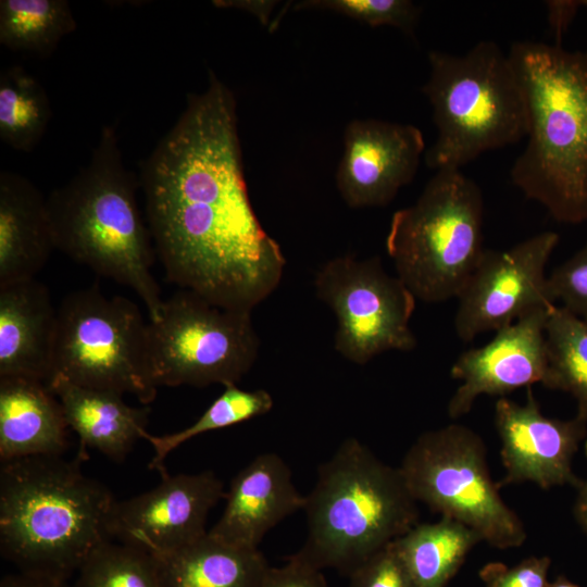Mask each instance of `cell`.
<instances>
[{"instance_id": "cell-31", "label": "cell", "mask_w": 587, "mask_h": 587, "mask_svg": "<svg viewBox=\"0 0 587 587\" xmlns=\"http://www.w3.org/2000/svg\"><path fill=\"white\" fill-rule=\"evenodd\" d=\"M349 575L350 587H414L394 541L369 557Z\"/></svg>"}, {"instance_id": "cell-39", "label": "cell", "mask_w": 587, "mask_h": 587, "mask_svg": "<svg viewBox=\"0 0 587 587\" xmlns=\"http://www.w3.org/2000/svg\"><path fill=\"white\" fill-rule=\"evenodd\" d=\"M585 453H586V457H587V440L585 442Z\"/></svg>"}, {"instance_id": "cell-12", "label": "cell", "mask_w": 587, "mask_h": 587, "mask_svg": "<svg viewBox=\"0 0 587 587\" xmlns=\"http://www.w3.org/2000/svg\"><path fill=\"white\" fill-rule=\"evenodd\" d=\"M559 242L548 230L507 250L486 249L458 296L457 336L471 341L497 332L537 309L554 305L549 291L547 263Z\"/></svg>"}, {"instance_id": "cell-8", "label": "cell", "mask_w": 587, "mask_h": 587, "mask_svg": "<svg viewBox=\"0 0 587 587\" xmlns=\"http://www.w3.org/2000/svg\"><path fill=\"white\" fill-rule=\"evenodd\" d=\"M90 388L154 400L148 323L139 307L98 286L66 295L57 309L52 375ZM49 382V383H50ZM49 385V384H48Z\"/></svg>"}, {"instance_id": "cell-27", "label": "cell", "mask_w": 587, "mask_h": 587, "mask_svg": "<svg viewBox=\"0 0 587 587\" xmlns=\"http://www.w3.org/2000/svg\"><path fill=\"white\" fill-rule=\"evenodd\" d=\"M274 405L272 395L265 389L245 390L230 384L212 402L203 414L190 426L163 436L146 432L143 438L153 448L149 467L159 470L162 475L165 458L177 447L201 434L222 429L268 413Z\"/></svg>"}, {"instance_id": "cell-19", "label": "cell", "mask_w": 587, "mask_h": 587, "mask_svg": "<svg viewBox=\"0 0 587 587\" xmlns=\"http://www.w3.org/2000/svg\"><path fill=\"white\" fill-rule=\"evenodd\" d=\"M39 188L16 172H0V287L35 278L55 250Z\"/></svg>"}, {"instance_id": "cell-1", "label": "cell", "mask_w": 587, "mask_h": 587, "mask_svg": "<svg viewBox=\"0 0 587 587\" xmlns=\"http://www.w3.org/2000/svg\"><path fill=\"white\" fill-rule=\"evenodd\" d=\"M140 187L154 249L180 289L237 311L271 296L286 259L262 227L243 175L234 92L213 72L142 161Z\"/></svg>"}, {"instance_id": "cell-15", "label": "cell", "mask_w": 587, "mask_h": 587, "mask_svg": "<svg viewBox=\"0 0 587 587\" xmlns=\"http://www.w3.org/2000/svg\"><path fill=\"white\" fill-rule=\"evenodd\" d=\"M495 426L505 469L500 485L530 482L542 489L579 486L572 461L587 435V421L577 415L569 421L544 415L528 387L523 404L505 397L497 400Z\"/></svg>"}, {"instance_id": "cell-24", "label": "cell", "mask_w": 587, "mask_h": 587, "mask_svg": "<svg viewBox=\"0 0 587 587\" xmlns=\"http://www.w3.org/2000/svg\"><path fill=\"white\" fill-rule=\"evenodd\" d=\"M75 29L66 0L0 1V43L10 50L48 57Z\"/></svg>"}, {"instance_id": "cell-37", "label": "cell", "mask_w": 587, "mask_h": 587, "mask_svg": "<svg viewBox=\"0 0 587 587\" xmlns=\"http://www.w3.org/2000/svg\"><path fill=\"white\" fill-rule=\"evenodd\" d=\"M574 516L587 535V479L582 480L577 487V497L574 504Z\"/></svg>"}, {"instance_id": "cell-9", "label": "cell", "mask_w": 587, "mask_h": 587, "mask_svg": "<svg viewBox=\"0 0 587 587\" xmlns=\"http://www.w3.org/2000/svg\"><path fill=\"white\" fill-rule=\"evenodd\" d=\"M399 470L417 502L472 528L491 547L515 548L525 541L524 524L500 497L486 446L470 427L449 424L421 434Z\"/></svg>"}, {"instance_id": "cell-14", "label": "cell", "mask_w": 587, "mask_h": 587, "mask_svg": "<svg viewBox=\"0 0 587 587\" xmlns=\"http://www.w3.org/2000/svg\"><path fill=\"white\" fill-rule=\"evenodd\" d=\"M424 150L423 134L414 125L352 120L344 133L337 190L349 208L386 207L413 180Z\"/></svg>"}, {"instance_id": "cell-23", "label": "cell", "mask_w": 587, "mask_h": 587, "mask_svg": "<svg viewBox=\"0 0 587 587\" xmlns=\"http://www.w3.org/2000/svg\"><path fill=\"white\" fill-rule=\"evenodd\" d=\"M480 536L454 520L417 523L394 545L414 587H444L460 569Z\"/></svg>"}, {"instance_id": "cell-35", "label": "cell", "mask_w": 587, "mask_h": 587, "mask_svg": "<svg viewBox=\"0 0 587 587\" xmlns=\"http://www.w3.org/2000/svg\"><path fill=\"white\" fill-rule=\"evenodd\" d=\"M582 1H548L549 22L554 33L560 37L563 29L572 21Z\"/></svg>"}, {"instance_id": "cell-4", "label": "cell", "mask_w": 587, "mask_h": 587, "mask_svg": "<svg viewBox=\"0 0 587 587\" xmlns=\"http://www.w3.org/2000/svg\"><path fill=\"white\" fill-rule=\"evenodd\" d=\"M139 187L123 163L115 128L108 125L88 163L50 192L47 205L57 250L132 288L155 321L164 300L151 271L157 252L139 210Z\"/></svg>"}, {"instance_id": "cell-40", "label": "cell", "mask_w": 587, "mask_h": 587, "mask_svg": "<svg viewBox=\"0 0 587 587\" xmlns=\"http://www.w3.org/2000/svg\"><path fill=\"white\" fill-rule=\"evenodd\" d=\"M582 5L587 7V1H582Z\"/></svg>"}, {"instance_id": "cell-22", "label": "cell", "mask_w": 587, "mask_h": 587, "mask_svg": "<svg viewBox=\"0 0 587 587\" xmlns=\"http://www.w3.org/2000/svg\"><path fill=\"white\" fill-rule=\"evenodd\" d=\"M161 587H261L270 567L259 549L237 547L209 534L154 557Z\"/></svg>"}, {"instance_id": "cell-11", "label": "cell", "mask_w": 587, "mask_h": 587, "mask_svg": "<svg viewBox=\"0 0 587 587\" xmlns=\"http://www.w3.org/2000/svg\"><path fill=\"white\" fill-rule=\"evenodd\" d=\"M314 288L336 316L334 347L348 361L364 365L383 352L417 346L410 326L416 298L379 257H335L316 272Z\"/></svg>"}, {"instance_id": "cell-38", "label": "cell", "mask_w": 587, "mask_h": 587, "mask_svg": "<svg viewBox=\"0 0 587 587\" xmlns=\"http://www.w3.org/2000/svg\"><path fill=\"white\" fill-rule=\"evenodd\" d=\"M548 587H579V586H577L574 583L570 582L565 577L560 576L554 582L549 583Z\"/></svg>"}, {"instance_id": "cell-34", "label": "cell", "mask_w": 587, "mask_h": 587, "mask_svg": "<svg viewBox=\"0 0 587 587\" xmlns=\"http://www.w3.org/2000/svg\"><path fill=\"white\" fill-rule=\"evenodd\" d=\"M213 5L221 9H236L255 16L264 26H272L271 16L279 1L274 0H214Z\"/></svg>"}, {"instance_id": "cell-6", "label": "cell", "mask_w": 587, "mask_h": 587, "mask_svg": "<svg viewBox=\"0 0 587 587\" xmlns=\"http://www.w3.org/2000/svg\"><path fill=\"white\" fill-rule=\"evenodd\" d=\"M422 88L433 109L437 138L426 165L461 168L482 153L527 136L528 109L515 67L501 48L482 40L463 54L432 50Z\"/></svg>"}, {"instance_id": "cell-17", "label": "cell", "mask_w": 587, "mask_h": 587, "mask_svg": "<svg viewBox=\"0 0 587 587\" xmlns=\"http://www.w3.org/2000/svg\"><path fill=\"white\" fill-rule=\"evenodd\" d=\"M225 499L209 534L237 547L259 549L273 527L303 510L305 496L296 488L286 461L275 452H263L233 478Z\"/></svg>"}, {"instance_id": "cell-3", "label": "cell", "mask_w": 587, "mask_h": 587, "mask_svg": "<svg viewBox=\"0 0 587 587\" xmlns=\"http://www.w3.org/2000/svg\"><path fill=\"white\" fill-rule=\"evenodd\" d=\"M509 57L528 109L527 142L512 183L560 223L587 220V51L516 41Z\"/></svg>"}, {"instance_id": "cell-7", "label": "cell", "mask_w": 587, "mask_h": 587, "mask_svg": "<svg viewBox=\"0 0 587 587\" xmlns=\"http://www.w3.org/2000/svg\"><path fill=\"white\" fill-rule=\"evenodd\" d=\"M484 200L461 168L441 167L417 200L396 211L386 250L397 276L426 303L458 298L484 251Z\"/></svg>"}, {"instance_id": "cell-20", "label": "cell", "mask_w": 587, "mask_h": 587, "mask_svg": "<svg viewBox=\"0 0 587 587\" xmlns=\"http://www.w3.org/2000/svg\"><path fill=\"white\" fill-rule=\"evenodd\" d=\"M68 429L61 403L47 384L0 377L1 462L62 455Z\"/></svg>"}, {"instance_id": "cell-16", "label": "cell", "mask_w": 587, "mask_h": 587, "mask_svg": "<svg viewBox=\"0 0 587 587\" xmlns=\"http://www.w3.org/2000/svg\"><path fill=\"white\" fill-rule=\"evenodd\" d=\"M551 308V307H550ZM549 309H537L496 332L486 345L462 352L450 370L461 384L448 403V415L467 414L483 396L505 395L542 383L547 371L546 321Z\"/></svg>"}, {"instance_id": "cell-26", "label": "cell", "mask_w": 587, "mask_h": 587, "mask_svg": "<svg viewBox=\"0 0 587 587\" xmlns=\"http://www.w3.org/2000/svg\"><path fill=\"white\" fill-rule=\"evenodd\" d=\"M52 115L42 84L20 65L0 74V139L10 148L30 152L41 140Z\"/></svg>"}, {"instance_id": "cell-13", "label": "cell", "mask_w": 587, "mask_h": 587, "mask_svg": "<svg viewBox=\"0 0 587 587\" xmlns=\"http://www.w3.org/2000/svg\"><path fill=\"white\" fill-rule=\"evenodd\" d=\"M222 480L212 472L162 475L152 489L114 501L108 521L111 540L161 557L207 535L210 511L225 498Z\"/></svg>"}, {"instance_id": "cell-5", "label": "cell", "mask_w": 587, "mask_h": 587, "mask_svg": "<svg viewBox=\"0 0 587 587\" xmlns=\"http://www.w3.org/2000/svg\"><path fill=\"white\" fill-rule=\"evenodd\" d=\"M302 511L308 534L297 554L320 570L349 574L419 523L417 501L399 467L354 437L320 465Z\"/></svg>"}, {"instance_id": "cell-25", "label": "cell", "mask_w": 587, "mask_h": 587, "mask_svg": "<svg viewBox=\"0 0 587 587\" xmlns=\"http://www.w3.org/2000/svg\"><path fill=\"white\" fill-rule=\"evenodd\" d=\"M547 371L542 385L572 395L577 416L587 421V323L561 305L546 321Z\"/></svg>"}, {"instance_id": "cell-21", "label": "cell", "mask_w": 587, "mask_h": 587, "mask_svg": "<svg viewBox=\"0 0 587 587\" xmlns=\"http://www.w3.org/2000/svg\"><path fill=\"white\" fill-rule=\"evenodd\" d=\"M48 387L79 438L80 453L88 447L120 462L147 432L150 409L130 407L120 392L80 386L59 376Z\"/></svg>"}, {"instance_id": "cell-28", "label": "cell", "mask_w": 587, "mask_h": 587, "mask_svg": "<svg viewBox=\"0 0 587 587\" xmlns=\"http://www.w3.org/2000/svg\"><path fill=\"white\" fill-rule=\"evenodd\" d=\"M70 587H161V583L152 554L108 539L87 557Z\"/></svg>"}, {"instance_id": "cell-32", "label": "cell", "mask_w": 587, "mask_h": 587, "mask_svg": "<svg viewBox=\"0 0 587 587\" xmlns=\"http://www.w3.org/2000/svg\"><path fill=\"white\" fill-rule=\"evenodd\" d=\"M548 557H530L508 567L503 563L486 564L479 576L486 587H548Z\"/></svg>"}, {"instance_id": "cell-18", "label": "cell", "mask_w": 587, "mask_h": 587, "mask_svg": "<svg viewBox=\"0 0 587 587\" xmlns=\"http://www.w3.org/2000/svg\"><path fill=\"white\" fill-rule=\"evenodd\" d=\"M57 310L49 289L36 278L0 287V377L49 384Z\"/></svg>"}, {"instance_id": "cell-30", "label": "cell", "mask_w": 587, "mask_h": 587, "mask_svg": "<svg viewBox=\"0 0 587 587\" xmlns=\"http://www.w3.org/2000/svg\"><path fill=\"white\" fill-rule=\"evenodd\" d=\"M549 291L554 303L587 323V242L573 257L548 275Z\"/></svg>"}, {"instance_id": "cell-36", "label": "cell", "mask_w": 587, "mask_h": 587, "mask_svg": "<svg viewBox=\"0 0 587 587\" xmlns=\"http://www.w3.org/2000/svg\"><path fill=\"white\" fill-rule=\"evenodd\" d=\"M1 587H70V584L63 580L20 573L5 577L1 582Z\"/></svg>"}, {"instance_id": "cell-33", "label": "cell", "mask_w": 587, "mask_h": 587, "mask_svg": "<svg viewBox=\"0 0 587 587\" xmlns=\"http://www.w3.org/2000/svg\"><path fill=\"white\" fill-rule=\"evenodd\" d=\"M261 587H327L321 570L294 554L280 567H268Z\"/></svg>"}, {"instance_id": "cell-2", "label": "cell", "mask_w": 587, "mask_h": 587, "mask_svg": "<svg viewBox=\"0 0 587 587\" xmlns=\"http://www.w3.org/2000/svg\"><path fill=\"white\" fill-rule=\"evenodd\" d=\"M62 455L1 462L0 549L20 573L67 582L110 539L114 499L80 463Z\"/></svg>"}, {"instance_id": "cell-29", "label": "cell", "mask_w": 587, "mask_h": 587, "mask_svg": "<svg viewBox=\"0 0 587 587\" xmlns=\"http://www.w3.org/2000/svg\"><path fill=\"white\" fill-rule=\"evenodd\" d=\"M294 10H323L371 27L391 26L414 37L421 8L410 0H303Z\"/></svg>"}, {"instance_id": "cell-10", "label": "cell", "mask_w": 587, "mask_h": 587, "mask_svg": "<svg viewBox=\"0 0 587 587\" xmlns=\"http://www.w3.org/2000/svg\"><path fill=\"white\" fill-rule=\"evenodd\" d=\"M148 336L158 388L237 384L260 350L251 312L216 305L188 289L164 300L158 320L148 323Z\"/></svg>"}]
</instances>
